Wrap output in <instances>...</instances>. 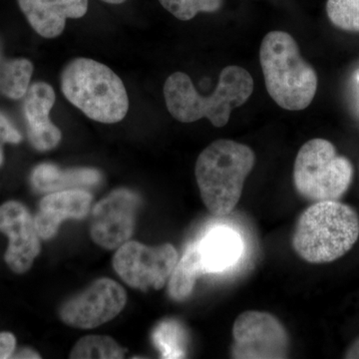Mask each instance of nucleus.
<instances>
[{
	"mask_svg": "<svg viewBox=\"0 0 359 359\" xmlns=\"http://www.w3.org/2000/svg\"><path fill=\"white\" fill-rule=\"evenodd\" d=\"M254 87V79L245 68L230 65L222 70L211 95H201L186 73L175 72L165 82L164 96L168 111L178 121L192 123L207 118L221 128L228 124L231 111L249 100Z\"/></svg>",
	"mask_w": 359,
	"mask_h": 359,
	"instance_id": "1",
	"label": "nucleus"
},
{
	"mask_svg": "<svg viewBox=\"0 0 359 359\" xmlns=\"http://www.w3.org/2000/svg\"><path fill=\"white\" fill-rule=\"evenodd\" d=\"M359 238V217L339 201L313 203L295 224L292 248L304 261L327 264L347 254Z\"/></svg>",
	"mask_w": 359,
	"mask_h": 359,
	"instance_id": "2",
	"label": "nucleus"
},
{
	"mask_svg": "<svg viewBox=\"0 0 359 359\" xmlns=\"http://www.w3.org/2000/svg\"><path fill=\"white\" fill-rule=\"evenodd\" d=\"M255 164L256 155L249 146L226 139L212 142L201 153L196 181L210 212L223 217L235 210Z\"/></svg>",
	"mask_w": 359,
	"mask_h": 359,
	"instance_id": "3",
	"label": "nucleus"
},
{
	"mask_svg": "<svg viewBox=\"0 0 359 359\" xmlns=\"http://www.w3.org/2000/svg\"><path fill=\"white\" fill-rule=\"evenodd\" d=\"M259 61L269 96L280 108L301 111L311 105L318 90V75L302 57L290 33H268L261 44Z\"/></svg>",
	"mask_w": 359,
	"mask_h": 359,
	"instance_id": "4",
	"label": "nucleus"
},
{
	"mask_svg": "<svg viewBox=\"0 0 359 359\" xmlns=\"http://www.w3.org/2000/svg\"><path fill=\"white\" fill-rule=\"evenodd\" d=\"M61 90L70 103L94 121L115 124L128 113L124 83L114 71L98 61H71L61 74Z\"/></svg>",
	"mask_w": 359,
	"mask_h": 359,
	"instance_id": "5",
	"label": "nucleus"
},
{
	"mask_svg": "<svg viewBox=\"0 0 359 359\" xmlns=\"http://www.w3.org/2000/svg\"><path fill=\"white\" fill-rule=\"evenodd\" d=\"M353 178L351 161L337 154L334 144L325 139L306 142L295 158V190L311 202L339 201L348 190Z\"/></svg>",
	"mask_w": 359,
	"mask_h": 359,
	"instance_id": "6",
	"label": "nucleus"
},
{
	"mask_svg": "<svg viewBox=\"0 0 359 359\" xmlns=\"http://www.w3.org/2000/svg\"><path fill=\"white\" fill-rule=\"evenodd\" d=\"M178 259V252L173 245L148 247L129 241L117 249L113 268L132 289L158 290L168 283Z\"/></svg>",
	"mask_w": 359,
	"mask_h": 359,
	"instance_id": "7",
	"label": "nucleus"
},
{
	"mask_svg": "<svg viewBox=\"0 0 359 359\" xmlns=\"http://www.w3.org/2000/svg\"><path fill=\"white\" fill-rule=\"evenodd\" d=\"M233 358L283 359L289 356V334L273 314L259 311L241 313L233 323Z\"/></svg>",
	"mask_w": 359,
	"mask_h": 359,
	"instance_id": "8",
	"label": "nucleus"
},
{
	"mask_svg": "<svg viewBox=\"0 0 359 359\" xmlns=\"http://www.w3.org/2000/svg\"><path fill=\"white\" fill-rule=\"evenodd\" d=\"M127 294L122 285L110 278H99L62 304L59 316L65 325L92 330L112 320L126 306Z\"/></svg>",
	"mask_w": 359,
	"mask_h": 359,
	"instance_id": "9",
	"label": "nucleus"
},
{
	"mask_svg": "<svg viewBox=\"0 0 359 359\" xmlns=\"http://www.w3.org/2000/svg\"><path fill=\"white\" fill-rule=\"evenodd\" d=\"M140 199L132 191L118 189L92 210L90 235L99 247L119 249L133 236Z\"/></svg>",
	"mask_w": 359,
	"mask_h": 359,
	"instance_id": "10",
	"label": "nucleus"
},
{
	"mask_svg": "<svg viewBox=\"0 0 359 359\" xmlns=\"http://www.w3.org/2000/svg\"><path fill=\"white\" fill-rule=\"evenodd\" d=\"M0 231L8 238L7 266L20 275L29 271L41 250L34 217L25 205L9 201L0 205Z\"/></svg>",
	"mask_w": 359,
	"mask_h": 359,
	"instance_id": "11",
	"label": "nucleus"
},
{
	"mask_svg": "<svg viewBox=\"0 0 359 359\" xmlns=\"http://www.w3.org/2000/svg\"><path fill=\"white\" fill-rule=\"evenodd\" d=\"M91 203V194L82 189L58 191L45 196L40 201L39 212L34 217L40 238L48 241L55 237L62 222L84 219Z\"/></svg>",
	"mask_w": 359,
	"mask_h": 359,
	"instance_id": "12",
	"label": "nucleus"
},
{
	"mask_svg": "<svg viewBox=\"0 0 359 359\" xmlns=\"http://www.w3.org/2000/svg\"><path fill=\"white\" fill-rule=\"evenodd\" d=\"M55 100V92L45 82L32 84L25 96L28 139L32 147L41 152L55 148L62 138L60 130L49 118Z\"/></svg>",
	"mask_w": 359,
	"mask_h": 359,
	"instance_id": "13",
	"label": "nucleus"
},
{
	"mask_svg": "<svg viewBox=\"0 0 359 359\" xmlns=\"http://www.w3.org/2000/svg\"><path fill=\"white\" fill-rule=\"evenodd\" d=\"M21 11L40 36L55 39L65 30L67 18H83L88 0H18Z\"/></svg>",
	"mask_w": 359,
	"mask_h": 359,
	"instance_id": "14",
	"label": "nucleus"
},
{
	"mask_svg": "<svg viewBox=\"0 0 359 359\" xmlns=\"http://www.w3.org/2000/svg\"><path fill=\"white\" fill-rule=\"evenodd\" d=\"M198 245L205 273L231 268L243 252L242 238L226 226L212 229Z\"/></svg>",
	"mask_w": 359,
	"mask_h": 359,
	"instance_id": "15",
	"label": "nucleus"
},
{
	"mask_svg": "<svg viewBox=\"0 0 359 359\" xmlns=\"http://www.w3.org/2000/svg\"><path fill=\"white\" fill-rule=\"evenodd\" d=\"M102 175L95 169L78 168L61 170L53 164L39 165L32 174V184L40 193H54L98 185Z\"/></svg>",
	"mask_w": 359,
	"mask_h": 359,
	"instance_id": "16",
	"label": "nucleus"
},
{
	"mask_svg": "<svg viewBox=\"0 0 359 359\" xmlns=\"http://www.w3.org/2000/svg\"><path fill=\"white\" fill-rule=\"evenodd\" d=\"M198 243L189 245L168 280V292L176 302H184L192 294L196 282L205 275Z\"/></svg>",
	"mask_w": 359,
	"mask_h": 359,
	"instance_id": "17",
	"label": "nucleus"
},
{
	"mask_svg": "<svg viewBox=\"0 0 359 359\" xmlns=\"http://www.w3.org/2000/svg\"><path fill=\"white\" fill-rule=\"evenodd\" d=\"M33 65L27 59L7 60L0 49V92L8 98H23L29 88Z\"/></svg>",
	"mask_w": 359,
	"mask_h": 359,
	"instance_id": "18",
	"label": "nucleus"
},
{
	"mask_svg": "<svg viewBox=\"0 0 359 359\" xmlns=\"http://www.w3.org/2000/svg\"><path fill=\"white\" fill-rule=\"evenodd\" d=\"M125 351L114 339L104 335H88L78 340L70 353L72 359L124 358Z\"/></svg>",
	"mask_w": 359,
	"mask_h": 359,
	"instance_id": "19",
	"label": "nucleus"
},
{
	"mask_svg": "<svg viewBox=\"0 0 359 359\" xmlns=\"http://www.w3.org/2000/svg\"><path fill=\"white\" fill-rule=\"evenodd\" d=\"M153 341L164 358H183L185 354V334L176 321L161 323L153 332Z\"/></svg>",
	"mask_w": 359,
	"mask_h": 359,
	"instance_id": "20",
	"label": "nucleus"
},
{
	"mask_svg": "<svg viewBox=\"0 0 359 359\" xmlns=\"http://www.w3.org/2000/svg\"><path fill=\"white\" fill-rule=\"evenodd\" d=\"M161 6L180 20H193L198 13H214L223 6V0H159Z\"/></svg>",
	"mask_w": 359,
	"mask_h": 359,
	"instance_id": "21",
	"label": "nucleus"
},
{
	"mask_svg": "<svg viewBox=\"0 0 359 359\" xmlns=\"http://www.w3.org/2000/svg\"><path fill=\"white\" fill-rule=\"evenodd\" d=\"M327 13L337 28L359 32V0H327Z\"/></svg>",
	"mask_w": 359,
	"mask_h": 359,
	"instance_id": "22",
	"label": "nucleus"
},
{
	"mask_svg": "<svg viewBox=\"0 0 359 359\" xmlns=\"http://www.w3.org/2000/svg\"><path fill=\"white\" fill-rule=\"evenodd\" d=\"M22 137L18 129L11 124L8 119L0 113V142L1 143L18 144Z\"/></svg>",
	"mask_w": 359,
	"mask_h": 359,
	"instance_id": "23",
	"label": "nucleus"
},
{
	"mask_svg": "<svg viewBox=\"0 0 359 359\" xmlns=\"http://www.w3.org/2000/svg\"><path fill=\"white\" fill-rule=\"evenodd\" d=\"M15 348V337L11 332H0V359L13 358Z\"/></svg>",
	"mask_w": 359,
	"mask_h": 359,
	"instance_id": "24",
	"label": "nucleus"
},
{
	"mask_svg": "<svg viewBox=\"0 0 359 359\" xmlns=\"http://www.w3.org/2000/svg\"><path fill=\"white\" fill-rule=\"evenodd\" d=\"M13 358H23V359H36L40 358L39 353H35L34 351L30 348H25L22 351H18V353H14Z\"/></svg>",
	"mask_w": 359,
	"mask_h": 359,
	"instance_id": "25",
	"label": "nucleus"
},
{
	"mask_svg": "<svg viewBox=\"0 0 359 359\" xmlns=\"http://www.w3.org/2000/svg\"><path fill=\"white\" fill-rule=\"evenodd\" d=\"M344 358L347 359H359V337L351 344V347L347 349Z\"/></svg>",
	"mask_w": 359,
	"mask_h": 359,
	"instance_id": "26",
	"label": "nucleus"
},
{
	"mask_svg": "<svg viewBox=\"0 0 359 359\" xmlns=\"http://www.w3.org/2000/svg\"><path fill=\"white\" fill-rule=\"evenodd\" d=\"M102 1L110 4H121L123 2L126 1V0H102Z\"/></svg>",
	"mask_w": 359,
	"mask_h": 359,
	"instance_id": "27",
	"label": "nucleus"
},
{
	"mask_svg": "<svg viewBox=\"0 0 359 359\" xmlns=\"http://www.w3.org/2000/svg\"><path fill=\"white\" fill-rule=\"evenodd\" d=\"M4 149H2L1 142H0V167L4 164Z\"/></svg>",
	"mask_w": 359,
	"mask_h": 359,
	"instance_id": "28",
	"label": "nucleus"
},
{
	"mask_svg": "<svg viewBox=\"0 0 359 359\" xmlns=\"http://www.w3.org/2000/svg\"><path fill=\"white\" fill-rule=\"evenodd\" d=\"M358 80H359V74H358Z\"/></svg>",
	"mask_w": 359,
	"mask_h": 359,
	"instance_id": "29",
	"label": "nucleus"
}]
</instances>
